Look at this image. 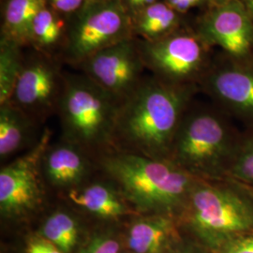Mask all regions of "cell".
<instances>
[{
    "mask_svg": "<svg viewBox=\"0 0 253 253\" xmlns=\"http://www.w3.org/2000/svg\"><path fill=\"white\" fill-rule=\"evenodd\" d=\"M51 132L46 130L34 147L0 171V214L8 220H20L38 212L44 203L42 159Z\"/></svg>",
    "mask_w": 253,
    "mask_h": 253,
    "instance_id": "52a82bcc",
    "label": "cell"
},
{
    "mask_svg": "<svg viewBox=\"0 0 253 253\" xmlns=\"http://www.w3.org/2000/svg\"><path fill=\"white\" fill-rule=\"evenodd\" d=\"M64 81L56 60L40 53L25 59L9 102L33 121L45 118L57 110Z\"/></svg>",
    "mask_w": 253,
    "mask_h": 253,
    "instance_id": "30bf717a",
    "label": "cell"
},
{
    "mask_svg": "<svg viewBox=\"0 0 253 253\" xmlns=\"http://www.w3.org/2000/svg\"><path fill=\"white\" fill-rule=\"evenodd\" d=\"M239 143L216 114L186 111L172 143L170 161L200 180L229 174Z\"/></svg>",
    "mask_w": 253,
    "mask_h": 253,
    "instance_id": "5b68a950",
    "label": "cell"
},
{
    "mask_svg": "<svg viewBox=\"0 0 253 253\" xmlns=\"http://www.w3.org/2000/svg\"><path fill=\"white\" fill-rule=\"evenodd\" d=\"M217 253H253V232L236 236L227 241L217 251Z\"/></svg>",
    "mask_w": 253,
    "mask_h": 253,
    "instance_id": "cb8c5ba5",
    "label": "cell"
},
{
    "mask_svg": "<svg viewBox=\"0 0 253 253\" xmlns=\"http://www.w3.org/2000/svg\"><path fill=\"white\" fill-rule=\"evenodd\" d=\"M177 217L138 215L126 235L127 248L133 253H167L178 243Z\"/></svg>",
    "mask_w": 253,
    "mask_h": 253,
    "instance_id": "5bb4252c",
    "label": "cell"
},
{
    "mask_svg": "<svg viewBox=\"0 0 253 253\" xmlns=\"http://www.w3.org/2000/svg\"><path fill=\"white\" fill-rule=\"evenodd\" d=\"M232 0H209V2L215 7V6H220L223 4H226L228 2H230Z\"/></svg>",
    "mask_w": 253,
    "mask_h": 253,
    "instance_id": "4dcf8cb0",
    "label": "cell"
},
{
    "mask_svg": "<svg viewBox=\"0 0 253 253\" xmlns=\"http://www.w3.org/2000/svg\"><path fill=\"white\" fill-rule=\"evenodd\" d=\"M249 13L253 17V0H240Z\"/></svg>",
    "mask_w": 253,
    "mask_h": 253,
    "instance_id": "f546056e",
    "label": "cell"
},
{
    "mask_svg": "<svg viewBox=\"0 0 253 253\" xmlns=\"http://www.w3.org/2000/svg\"><path fill=\"white\" fill-rule=\"evenodd\" d=\"M133 37L132 19L121 0L86 2L68 17L62 58L79 67L101 50Z\"/></svg>",
    "mask_w": 253,
    "mask_h": 253,
    "instance_id": "8992f818",
    "label": "cell"
},
{
    "mask_svg": "<svg viewBox=\"0 0 253 253\" xmlns=\"http://www.w3.org/2000/svg\"><path fill=\"white\" fill-rule=\"evenodd\" d=\"M163 1L174 10L179 12L180 14L186 13L189 9L194 7L191 0H163Z\"/></svg>",
    "mask_w": 253,
    "mask_h": 253,
    "instance_id": "83f0119b",
    "label": "cell"
},
{
    "mask_svg": "<svg viewBox=\"0 0 253 253\" xmlns=\"http://www.w3.org/2000/svg\"><path fill=\"white\" fill-rule=\"evenodd\" d=\"M197 34L208 45L215 44L235 57H244L253 47V16L240 0H232L208 11Z\"/></svg>",
    "mask_w": 253,
    "mask_h": 253,
    "instance_id": "8fae6325",
    "label": "cell"
},
{
    "mask_svg": "<svg viewBox=\"0 0 253 253\" xmlns=\"http://www.w3.org/2000/svg\"><path fill=\"white\" fill-rule=\"evenodd\" d=\"M47 3L57 12L69 17L80 10L86 0H47Z\"/></svg>",
    "mask_w": 253,
    "mask_h": 253,
    "instance_id": "d4e9b609",
    "label": "cell"
},
{
    "mask_svg": "<svg viewBox=\"0 0 253 253\" xmlns=\"http://www.w3.org/2000/svg\"><path fill=\"white\" fill-rule=\"evenodd\" d=\"M158 1L160 0H121L124 7L130 14L131 18L142 9H145Z\"/></svg>",
    "mask_w": 253,
    "mask_h": 253,
    "instance_id": "4316f807",
    "label": "cell"
},
{
    "mask_svg": "<svg viewBox=\"0 0 253 253\" xmlns=\"http://www.w3.org/2000/svg\"><path fill=\"white\" fill-rule=\"evenodd\" d=\"M47 0H6L3 8L2 35L20 46L29 44L30 29Z\"/></svg>",
    "mask_w": 253,
    "mask_h": 253,
    "instance_id": "e0dca14e",
    "label": "cell"
},
{
    "mask_svg": "<svg viewBox=\"0 0 253 253\" xmlns=\"http://www.w3.org/2000/svg\"><path fill=\"white\" fill-rule=\"evenodd\" d=\"M167 253H197L193 248L189 247V246H181V245H175L170 252Z\"/></svg>",
    "mask_w": 253,
    "mask_h": 253,
    "instance_id": "f1b7e54d",
    "label": "cell"
},
{
    "mask_svg": "<svg viewBox=\"0 0 253 253\" xmlns=\"http://www.w3.org/2000/svg\"><path fill=\"white\" fill-rule=\"evenodd\" d=\"M18 43L1 37L0 41V105L9 102L22 72L25 58Z\"/></svg>",
    "mask_w": 253,
    "mask_h": 253,
    "instance_id": "44dd1931",
    "label": "cell"
},
{
    "mask_svg": "<svg viewBox=\"0 0 253 253\" xmlns=\"http://www.w3.org/2000/svg\"><path fill=\"white\" fill-rule=\"evenodd\" d=\"M252 194H253V193H252Z\"/></svg>",
    "mask_w": 253,
    "mask_h": 253,
    "instance_id": "836d02e7",
    "label": "cell"
},
{
    "mask_svg": "<svg viewBox=\"0 0 253 253\" xmlns=\"http://www.w3.org/2000/svg\"><path fill=\"white\" fill-rule=\"evenodd\" d=\"M177 219L217 252L227 241L253 232V195L237 186L199 180Z\"/></svg>",
    "mask_w": 253,
    "mask_h": 253,
    "instance_id": "277c9868",
    "label": "cell"
},
{
    "mask_svg": "<svg viewBox=\"0 0 253 253\" xmlns=\"http://www.w3.org/2000/svg\"><path fill=\"white\" fill-rule=\"evenodd\" d=\"M99 165L139 215L179 217L200 180L169 160L116 149L100 155Z\"/></svg>",
    "mask_w": 253,
    "mask_h": 253,
    "instance_id": "7a4b0ae2",
    "label": "cell"
},
{
    "mask_svg": "<svg viewBox=\"0 0 253 253\" xmlns=\"http://www.w3.org/2000/svg\"><path fill=\"white\" fill-rule=\"evenodd\" d=\"M66 196L76 208L101 219L118 220L139 215L112 183L84 184L66 192Z\"/></svg>",
    "mask_w": 253,
    "mask_h": 253,
    "instance_id": "9a60e30c",
    "label": "cell"
},
{
    "mask_svg": "<svg viewBox=\"0 0 253 253\" xmlns=\"http://www.w3.org/2000/svg\"><path fill=\"white\" fill-rule=\"evenodd\" d=\"M68 29V17L51 8L48 3L34 19L29 36V44L40 53L50 54L58 46L63 47Z\"/></svg>",
    "mask_w": 253,
    "mask_h": 253,
    "instance_id": "ac0fdd59",
    "label": "cell"
},
{
    "mask_svg": "<svg viewBox=\"0 0 253 253\" xmlns=\"http://www.w3.org/2000/svg\"><path fill=\"white\" fill-rule=\"evenodd\" d=\"M192 89L191 84L145 77L120 104L113 149L170 161L172 143Z\"/></svg>",
    "mask_w": 253,
    "mask_h": 253,
    "instance_id": "6da1fadb",
    "label": "cell"
},
{
    "mask_svg": "<svg viewBox=\"0 0 253 253\" xmlns=\"http://www.w3.org/2000/svg\"><path fill=\"white\" fill-rule=\"evenodd\" d=\"M79 68L120 103L145 78V66L139 41L135 37L101 50L81 64Z\"/></svg>",
    "mask_w": 253,
    "mask_h": 253,
    "instance_id": "9c48e42d",
    "label": "cell"
},
{
    "mask_svg": "<svg viewBox=\"0 0 253 253\" xmlns=\"http://www.w3.org/2000/svg\"><path fill=\"white\" fill-rule=\"evenodd\" d=\"M96 1H102V0H86V2H96Z\"/></svg>",
    "mask_w": 253,
    "mask_h": 253,
    "instance_id": "d6a6232c",
    "label": "cell"
},
{
    "mask_svg": "<svg viewBox=\"0 0 253 253\" xmlns=\"http://www.w3.org/2000/svg\"><path fill=\"white\" fill-rule=\"evenodd\" d=\"M120 102L84 73L65 75L57 106L64 141L88 155L113 150Z\"/></svg>",
    "mask_w": 253,
    "mask_h": 253,
    "instance_id": "3957f363",
    "label": "cell"
},
{
    "mask_svg": "<svg viewBox=\"0 0 253 253\" xmlns=\"http://www.w3.org/2000/svg\"><path fill=\"white\" fill-rule=\"evenodd\" d=\"M192 3H193V6H200V5H203L207 2H209V0H191Z\"/></svg>",
    "mask_w": 253,
    "mask_h": 253,
    "instance_id": "1f68e13d",
    "label": "cell"
},
{
    "mask_svg": "<svg viewBox=\"0 0 253 253\" xmlns=\"http://www.w3.org/2000/svg\"><path fill=\"white\" fill-rule=\"evenodd\" d=\"M33 120L10 102L0 105V158L22 149L28 140Z\"/></svg>",
    "mask_w": 253,
    "mask_h": 253,
    "instance_id": "d6986e66",
    "label": "cell"
},
{
    "mask_svg": "<svg viewBox=\"0 0 253 253\" xmlns=\"http://www.w3.org/2000/svg\"><path fill=\"white\" fill-rule=\"evenodd\" d=\"M27 253H63L44 238L32 239L27 246Z\"/></svg>",
    "mask_w": 253,
    "mask_h": 253,
    "instance_id": "484cf974",
    "label": "cell"
},
{
    "mask_svg": "<svg viewBox=\"0 0 253 253\" xmlns=\"http://www.w3.org/2000/svg\"><path fill=\"white\" fill-rule=\"evenodd\" d=\"M120 243L111 233H100L93 236L78 253H119Z\"/></svg>",
    "mask_w": 253,
    "mask_h": 253,
    "instance_id": "603a6c76",
    "label": "cell"
},
{
    "mask_svg": "<svg viewBox=\"0 0 253 253\" xmlns=\"http://www.w3.org/2000/svg\"><path fill=\"white\" fill-rule=\"evenodd\" d=\"M208 92L236 115L253 122V66H227L205 77Z\"/></svg>",
    "mask_w": 253,
    "mask_h": 253,
    "instance_id": "4fadbf2b",
    "label": "cell"
},
{
    "mask_svg": "<svg viewBox=\"0 0 253 253\" xmlns=\"http://www.w3.org/2000/svg\"><path fill=\"white\" fill-rule=\"evenodd\" d=\"M131 19L133 36L152 42L176 31L180 24V13L160 0L142 9Z\"/></svg>",
    "mask_w": 253,
    "mask_h": 253,
    "instance_id": "2e32d148",
    "label": "cell"
},
{
    "mask_svg": "<svg viewBox=\"0 0 253 253\" xmlns=\"http://www.w3.org/2000/svg\"><path fill=\"white\" fill-rule=\"evenodd\" d=\"M91 169L88 154L66 141L48 145L42 159L44 181L54 190L66 192L84 185Z\"/></svg>",
    "mask_w": 253,
    "mask_h": 253,
    "instance_id": "7c38bea8",
    "label": "cell"
},
{
    "mask_svg": "<svg viewBox=\"0 0 253 253\" xmlns=\"http://www.w3.org/2000/svg\"><path fill=\"white\" fill-rule=\"evenodd\" d=\"M228 175L253 189V136L239 143Z\"/></svg>",
    "mask_w": 253,
    "mask_h": 253,
    "instance_id": "7402d4cb",
    "label": "cell"
},
{
    "mask_svg": "<svg viewBox=\"0 0 253 253\" xmlns=\"http://www.w3.org/2000/svg\"><path fill=\"white\" fill-rule=\"evenodd\" d=\"M42 238L63 253H72L79 242L81 226L76 217L66 209H55L41 226Z\"/></svg>",
    "mask_w": 253,
    "mask_h": 253,
    "instance_id": "ffe728a7",
    "label": "cell"
},
{
    "mask_svg": "<svg viewBox=\"0 0 253 253\" xmlns=\"http://www.w3.org/2000/svg\"><path fill=\"white\" fill-rule=\"evenodd\" d=\"M145 69L156 78L175 84H190L207 61L205 41L196 33L174 31L162 39L139 41Z\"/></svg>",
    "mask_w": 253,
    "mask_h": 253,
    "instance_id": "ba28073f",
    "label": "cell"
}]
</instances>
